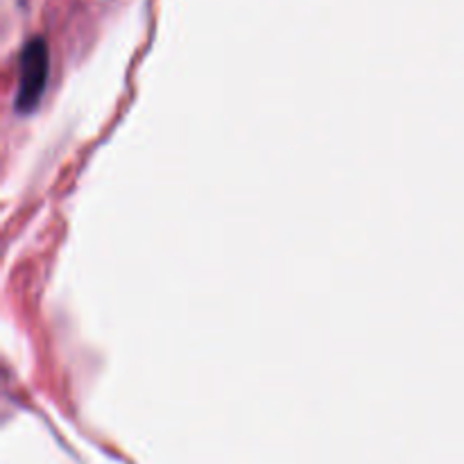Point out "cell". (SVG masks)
I'll use <instances>...</instances> for the list:
<instances>
[{"instance_id": "6da1fadb", "label": "cell", "mask_w": 464, "mask_h": 464, "mask_svg": "<svg viewBox=\"0 0 464 464\" xmlns=\"http://www.w3.org/2000/svg\"><path fill=\"white\" fill-rule=\"evenodd\" d=\"M48 80V48L43 39H32L21 55V80L16 107L21 112H32L39 104Z\"/></svg>"}]
</instances>
